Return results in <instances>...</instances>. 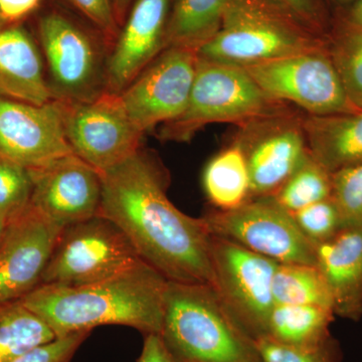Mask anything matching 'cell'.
Wrapping results in <instances>:
<instances>
[{
    "mask_svg": "<svg viewBox=\"0 0 362 362\" xmlns=\"http://www.w3.org/2000/svg\"><path fill=\"white\" fill-rule=\"evenodd\" d=\"M294 110L266 94L242 66L197 56L189 99L180 116L163 124L162 141L189 142L199 131L214 123L246 125L258 119Z\"/></svg>",
    "mask_w": 362,
    "mask_h": 362,
    "instance_id": "277c9868",
    "label": "cell"
},
{
    "mask_svg": "<svg viewBox=\"0 0 362 362\" xmlns=\"http://www.w3.org/2000/svg\"><path fill=\"white\" fill-rule=\"evenodd\" d=\"M298 228L314 246L343 230L341 218L331 197L292 213Z\"/></svg>",
    "mask_w": 362,
    "mask_h": 362,
    "instance_id": "4dcf8cb0",
    "label": "cell"
},
{
    "mask_svg": "<svg viewBox=\"0 0 362 362\" xmlns=\"http://www.w3.org/2000/svg\"><path fill=\"white\" fill-rule=\"evenodd\" d=\"M309 153L330 173L362 164V110L303 115Z\"/></svg>",
    "mask_w": 362,
    "mask_h": 362,
    "instance_id": "ffe728a7",
    "label": "cell"
},
{
    "mask_svg": "<svg viewBox=\"0 0 362 362\" xmlns=\"http://www.w3.org/2000/svg\"><path fill=\"white\" fill-rule=\"evenodd\" d=\"M160 335L178 362H262L211 285L168 280Z\"/></svg>",
    "mask_w": 362,
    "mask_h": 362,
    "instance_id": "3957f363",
    "label": "cell"
},
{
    "mask_svg": "<svg viewBox=\"0 0 362 362\" xmlns=\"http://www.w3.org/2000/svg\"><path fill=\"white\" fill-rule=\"evenodd\" d=\"M61 232L30 204L7 223L0 239V305L20 301L40 285Z\"/></svg>",
    "mask_w": 362,
    "mask_h": 362,
    "instance_id": "2e32d148",
    "label": "cell"
},
{
    "mask_svg": "<svg viewBox=\"0 0 362 362\" xmlns=\"http://www.w3.org/2000/svg\"><path fill=\"white\" fill-rule=\"evenodd\" d=\"M54 338L51 328L21 300L0 305V362H11Z\"/></svg>",
    "mask_w": 362,
    "mask_h": 362,
    "instance_id": "cb8c5ba5",
    "label": "cell"
},
{
    "mask_svg": "<svg viewBox=\"0 0 362 362\" xmlns=\"http://www.w3.org/2000/svg\"><path fill=\"white\" fill-rule=\"evenodd\" d=\"M273 297L275 305H314L333 310L329 289L315 265L278 264Z\"/></svg>",
    "mask_w": 362,
    "mask_h": 362,
    "instance_id": "d4e9b609",
    "label": "cell"
},
{
    "mask_svg": "<svg viewBox=\"0 0 362 362\" xmlns=\"http://www.w3.org/2000/svg\"><path fill=\"white\" fill-rule=\"evenodd\" d=\"M73 11L80 14L89 25L96 30L113 47L120 33L117 23L112 0H62Z\"/></svg>",
    "mask_w": 362,
    "mask_h": 362,
    "instance_id": "d6a6232c",
    "label": "cell"
},
{
    "mask_svg": "<svg viewBox=\"0 0 362 362\" xmlns=\"http://www.w3.org/2000/svg\"><path fill=\"white\" fill-rule=\"evenodd\" d=\"M64 103L66 137L74 154L99 173L142 148L145 134L131 119L120 95L105 90L92 101Z\"/></svg>",
    "mask_w": 362,
    "mask_h": 362,
    "instance_id": "8fae6325",
    "label": "cell"
},
{
    "mask_svg": "<svg viewBox=\"0 0 362 362\" xmlns=\"http://www.w3.org/2000/svg\"><path fill=\"white\" fill-rule=\"evenodd\" d=\"M345 23L362 26V0H356L354 6L350 8L349 14H347Z\"/></svg>",
    "mask_w": 362,
    "mask_h": 362,
    "instance_id": "74e56055",
    "label": "cell"
},
{
    "mask_svg": "<svg viewBox=\"0 0 362 362\" xmlns=\"http://www.w3.org/2000/svg\"><path fill=\"white\" fill-rule=\"evenodd\" d=\"M134 1L135 0H112L117 23L120 26V28L123 25L126 18H127Z\"/></svg>",
    "mask_w": 362,
    "mask_h": 362,
    "instance_id": "8d00e7d4",
    "label": "cell"
},
{
    "mask_svg": "<svg viewBox=\"0 0 362 362\" xmlns=\"http://www.w3.org/2000/svg\"><path fill=\"white\" fill-rule=\"evenodd\" d=\"M138 362H178L170 354L160 334L145 335L141 356Z\"/></svg>",
    "mask_w": 362,
    "mask_h": 362,
    "instance_id": "d590c367",
    "label": "cell"
},
{
    "mask_svg": "<svg viewBox=\"0 0 362 362\" xmlns=\"http://www.w3.org/2000/svg\"><path fill=\"white\" fill-rule=\"evenodd\" d=\"M209 254L221 301L252 339L264 337L275 306L273 277L280 263L211 233Z\"/></svg>",
    "mask_w": 362,
    "mask_h": 362,
    "instance_id": "30bf717a",
    "label": "cell"
},
{
    "mask_svg": "<svg viewBox=\"0 0 362 362\" xmlns=\"http://www.w3.org/2000/svg\"><path fill=\"white\" fill-rule=\"evenodd\" d=\"M327 51L350 102L362 110V26L343 23Z\"/></svg>",
    "mask_w": 362,
    "mask_h": 362,
    "instance_id": "4316f807",
    "label": "cell"
},
{
    "mask_svg": "<svg viewBox=\"0 0 362 362\" xmlns=\"http://www.w3.org/2000/svg\"><path fill=\"white\" fill-rule=\"evenodd\" d=\"M100 173L98 216L118 226L143 261L168 280L214 287L206 223L169 201L168 173L160 162L141 148Z\"/></svg>",
    "mask_w": 362,
    "mask_h": 362,
    "instance_id": "6da1fadb",
    "label": "cell"
},
{
    "mask_svg": "<svg viewBox=\"0 0 362 362\" xmlns=\"http://www.w3.org/2000/svg\"><path fill=\"white\" fill-rule=\"evenodd\" d=\"M33 183L28 169L0 157V218L13 220L30 204Z\"/></svg>",
    "mask_w": 362,
    "mask_h": 362,
    "instance_id": "f1b7e54d",
    "label": "cell"
},
{
    "mask_svg": "<svg viewBox=\"0 0 362 362\" xmlns=\"http://www.w3.org/2000/svg\"><path fill=\"white\" fill-rule=\"evenodd\" d=\"M64 120L61 100L35 105L0 96V157L33 170L74 154Z\"/></svg>",
    "mask_w": 362,
    "mask_h": 362,
    "instance_id": "5bb4252c",
    "label": "cell"
},
{
    "mask_svg": "<svg viewBox=\"0 0 362 362\" xmlns=\"http://www.w3.org/2000/svg\"><path fill=\"white\" fill-rule=\"evenodd\" d=\"M233 141L246 157L251 197L275 194L309 156L303 115L295 110L240 126Z\"/></svg>",
    "mask_w": 362,
    "mask_h": 362,
    "instance_id": "7c38bea8",
    "label": "cell"
},
{
    "mask_svg": "<svg viewBox=\"0 0 362 362\" xmlns=\"http://www.w3.org/2000/svg\"><path fill=\"white\" fill-rule=\"evenodd\" d=\"M314 35L257 0H228L218 33L197 56L246 66L325 47Z\"/></svg>",
    "mask_w": 362,
    "mask_h": 362,
    "instance_id": "8992f818",
    "label": "cell"
},
{
    "mask_svg": "<svg viewBox=\"0 0 362 362\" xmlns=\"http://www.w3.org/2000/svg\"><path fill=\"white\" fill-rule=\"evenodd\" d=\"M315 258L335 315L358 321L362 317V230L343 228L317 245Z\"/></svg>",
    "mask_w": 362,
    "mask_h": 362,
    "instance_id": "d6986e66",
    "label": "cell"
},
{
    "mask_svg": "<svg viewBox=\"0 0 362 362\" xmlns=\"http://www.w3.org/2000/svg\"><path fill=\"white\" fill-rule=\"evenodd\" d=\"M37 32L54 99L81 103L105 92L110 47L96 30L52 7L37 18Z\"/></svg>",
    "mask_w": 362,
    "mask_h": 362,
    "instance_id": "5b68a950",
    "label": "cell"
},
{
    "mask_svg": "<svg viewBox=\"0 0 362 362\" xmlns=\"http://www.w3.org/2000/svg\"><path fill=\"white\" fill-rule=\"evenodd\" d=\"M244 69L268 96L294 105L306 115L358 111L345 92L327 45Z\"/></svg>",
    "mask_w": 362,
    "mask_h": 362,
    "instance_id": "ba28073f",
    "label": "cell"
},
{
    "mask_svg": "<svg viewBox=\"0 0 362 362\" xmlns=\"http://www.w3.org/2000/svg\"><path fill=\"white\" fill-rule=\"evenodd\" d=\"M7 223H8V221L4 220V218H0V239H1L2 235H4V230H6L7 226Z\"/></svg>",
    "mask_w": 362,
    "mask_h": 362,
    "instance_id": "f35d334b",
    "label": "cell"
},
{
    "mask_svg": "<svg viewBox=\"0 0 362 362\" xmlns=\"http://www.w3.org/2000/svg\"><path fill=\"white\" fill-rule=\"evenodd\" d=\"M0 96L35 105L54 99L39 42L23 23L0 21Z\"/></svg>",
    "mask_w": 362,
    "mask_h": 362,
    "instance_id": "ac0fdd59",
    "label": "cell"
},
{
    "mask_svg": "<svg viewBox=\"0 0 362 362\" xmlns=\"http://www.w3.org/2000/svg\"><path fill=\"white\" fill-rule=\"evenodd\" d=\"M272 197L289 213H295L315 202L329 199L331 173L309 153Z\"/></svg>",
    "mask_w": 362,
    "mask_h": 362,
    "instance_id": "484cf974",
    "label": "cell"
},
{
    "mask_svg": "<svg viewBox=\"0 0 362 362\" xmlns=\"http://www.w3.org/2000/svg\"><path fill=\"white\" fill-rule=\"evenodd\" d=\"M173 0H135L107 62L105 90L121 92L165 47Z\"/></svg>",
    "mask_w": 362,
    "mask_h": 362,
    "instance_id": "e0dca14e",
    "label": "cell"
},
{
    "mask_svg": "<svg viewBox=\"0 0 362 362\" xmlns=\"http://www.w3.org/2000/svg\"><path fill=\"white\" fill-rule=\"evenodd\" d=\"M42 0H0V21L21 23L37 11Z\"/></svg>",
    "mask_w": 362,
    "mask_h": 362,
    "instance_id": "e575fe53",
    "label": "cell"
},
{
    "mask_svg": "<svg viewBox=\"0 0 362 362\" xmlns=\"http://www.w3.org/2000/svg\"><path fill=\"white\" fill-rule=\"evenodd\" d=\"M202 185L214 209L230 211L251 199V180L246 157L232 141L207 162Z\"/></svg>",
    "mask_w": 362,
    "mask_h": 362,
    "instance_id": "44dd1931",
    "label": "cell"
},
{
    "mask_svg": "<svg viewBox=\"0 0 362 362\" xmlns=\"http://www.w3.org/2000/svg\"><path fill=\"white\" fill-rule=\"evenodd\" d=\"M28 173L33 183L30 206L54 226L63 230L98 216L101 173L75 154Z\"/></svg>",
    "mask_w": 362,
    "mask_h": 362,
    "instance_id": "9a60e30c",
    "label": "cell"
},
{
    "mask_svg": "<svg viewBox=\"0 0 362 362\" xmlns=\"http://www.w3.org/2000/svg\"><path fill=\"white\" fill-rule=\"evenodd\" d=\"M141 261L125 233L112 221L97 216L62 230L40 285L92 284Z\"/></svg>",
    "mask_w": 362,
    "mask_h": 362,
    "instance_id": "52a82bcc",
    "label": "cell"
},
{
    "mask_svg": "<svg viewBox=\"0 0 362 362\" xmlns=\"http://www.w3.org/2000/svg\"><path fill=\"white\" fill-rule=\"evenodd\" d=\"M314 35L324 37L328 25L326 0H257Z\"/></svg>",
    "mask_w": 362,
    "mask_h": 362,
    "instance_id": "1f68e13d",
    "label": "cell"
},
{
    "mask_svg": "<svg viewBox=\"0 0 362 362\" xmlns=\"http://www.w3.org/2000/svg\"><path fill=\"white\" fill-rule=\"evenodd\" d=\"M197 62L194 49L168 47L119 94L131 119L144 134L185 111Z\"/></svg>",
    "mask_w": 362,
    "mask_h": 362,
    "instance_id": "4fadbf2b",
    "label": "cell"
},
{
    "mask_svg": "<svg viewBox=\"0 0 362 362\" xmlns=\"http://www.w3.org/2000/svg\"><path fill=\"white\" fill-rule=\"evenodd\" d=\"M331 199L343 228L362 230V164L331 173Z\"/></svg>",
    "mask_w": 362,
    "mask_h": 362,
    "instance_id": "83f0119b",
    "label": "cell"
},
{
    "mask_svg": "<svg viewBox=\"0 0 362 362\" xmlns=\"http://www.w3.org/2000/svg\"><path fill=\"white\" fill-rule=\"evenodd\" d=\"M337 1H340V2H347V1H350V0H337Z\"/></svg>",
    "mask_w": 362,
    "mask_h": 362,
    "instance_id": "ab89813d",
    "label": "cell"
},
{
    "mask_svg": "<svg viewBox=\"0 0 362 362\" xmlns=\"http://www.w3.org/2000/svg\"><path fill=\"white\" fill-rule=\"evenodd\" d=\"M228 0H173L165 47L199 51L220 30Z\"/></svg>",
    "mask_w": 362,
    "mask_h": 362,
    "instance_id": "7402d4cb",
    "label": "cell"
},
{
    "mask_svg": "<svg viewBox=\"0 0 362 362\" xmlns=\"http://www.w3.org/2000/svg\"><path fill=\"white\" fill-rule=\"evenodd\" d=\"M334 316V312L325 307L276 304L264 337L289 346H315L331 337Z\"/></svg>",
    "mask_w": 362,
    "mask_h": 362,
    "instance_id": "603a6c76",
    "label": "cell"
},
{
    "mask_svg": "<svg viewBox=\"0 0 362 362\" xmlns=\"http://www.w3.org/2000/svg\"><path fill=\"white\" fill-rule=\"evenodd\" d=\"M89 333V331H82L56 337L52 341L28 350L11 362H70Z\"/></svg>",
    "mask_w": 362,
    "mask_h": 362,
    "instance_id": "836d02e7",
    "label": "cell"
},
{
    "mask_svg": "<svg viewBox=\"0 0 362 362\" xmlns=\"http://www.w3.org/2000/svg\"><path fill=\"white\" fill-rule=\"evenodd\" d=\"M255 343L262 362H342L339 344L332 337L312 347L289 346L266 337Z\"/></svg>",
    "mask_w": 362,
    "mask_h": 362,
    "instance_id": "f546056e",
    "label": "cell"
},
{
    "mask_svg": "<svg viewBox=\"0 0 362 362\" xmlns=\"http://www.w3.org/2000/svg\"><path fill=\"white\" fill-rule=\"evenodd\" d=\"M168 280L145 261L92 284L40 285L21 300L56 337L102 325L160 334Z\"/></svg>",
    "mask_w": 362,
    "mask_h": 362,
    "instance_id": "7a4b0ae2",
    "label": "cell"
},
{
    "mask_svg": "<svg viewBox=\"0 0 362 362\" xmlns=\"http://www.w3.org/2000/svg\"><path fill=\"white\" fill-rule=\"evenodd\" d=\"M209 233L280 264L315 265L316 247L298 228L292 214L272 195L251 197L230 211L202 216Z\"/></svg>",
    "mask_w": 362,
    "mask_h": 362,
    "instance_id": "9c48e42d",
    "label": "cell"
}]
</instances>
